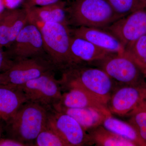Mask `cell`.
I'll use <instances>...</instances> for the list:
<instances>
[{"label": "cell", "mask_w": 146, "mask_h": 146, "mask_svg": "<svg viewBox=\"0 0 146 146\" xmlns=\"http://www.w3.org/2000/svg\"><path fill=\"white\" fill-rule=\"evenodd\" d=\"M35 143V146H68L48 121L36 137Z\"/></svg>", "instance_id": "cell-22"}, {"label": "cell", "mask_w": 146, "mask_h": 146, "mask_svg": "<svg viewBox=\"0 0 146 146\" xmlns=\"http://www.w3.org/2000/svg\"><path fill=\"white\" fill-rule=\"evenodd\" d=\"M29 23L27 9H7L0 14V47L8 48Z\"/></svg>", "instance_id": "cell-12"}, {"label": "cell", "mask_w": 146, "mask_h": 146, "mask_svg": "<svg viewBox=\"0 0 146 146\" xmlns=\"http://www.w3.org/2000/svg\"><path fill=\"white\" fill-rule=\"evenodd\" d=\"M140 105L146 110V97L142 101Z\"/></svg>", "instance_id": "cell-29"}, {"label": "cell", "mask_w": 146, "mask_h": 146, "mask_svg": "<svg viewBox=\"0 0 146 146\" xmlns=\"http://www.w3.org/2000/svg\"><path fill=\"white\" fill-rule=\"evenodd\" d=\"M102 125L106 129L133 143L136 146H146V143L138 136L130 124L113 117H106Z\"/></svg>", "instance_id": "cell-19"}, {"label": "cell", "mask_w": 146, "mask_h": 146, "mask_svg": "<svg viewBox=\"0 0 146 146\" xmlns=\"http://www.w3.org/2000/svg\"><path fill=\"white\" fill-rule=\"evenodd\" d=\"M128 115L130 116L128 123L146 143V110L140 104Z\"/></svg>", "instance_id": "cell-24"}, {"label": "cell", "mask_w": 146, "mask_h": 146, "mask_svg": "<svg viewBox=\"0 0 146 146\" xmlns=\"http://www.w3.org/2000/svg\"><path fill=\"white\" fill-rule=\"evenodd\" d=\"M5 7L3 0H0V14L5 10Z\"/></svg>", "instance_id": "cell-28"}, {"label": "cell", "mask_w": 146, "mask_h": 146, "mask_svg": "<svg viewBox=\"0 0 146 146\" xmlns=\"http://www.w3.org/2000/svg\"><path fill=\"white\" fill-rule=\"evenodd\" d=\"M61 0H21L22 7L29 9L36 7L50 5L60 1Z\"/></svg>", "instance_id": "cell-25"}, {"label": "cell", "mask_w": 146, "mask_h": 146, "mask_svg": "<svg viewBox=\"0 0 146 146\" xmlns=\"http://www.w3.org/2000/svg\"><path fill=\"white\" fill-rule=\"evenodd\" d=\"M112 8L121 17L146 7L144 0H108Z\"/></svg>", "instance_id": "cell-23"}, {"label": "cell", "mask_w": 146, "mask_h": 146, "mask_svg": "<svg viewBox=\"0 0 146 146\" xmlns=\"http://www.w3.org/2000/svg\"><path fill=\"white\" fill-rule=\"evenodd\" d=\"M52 108L72 117L87 131L102 125L108 117L99 110L93 108H68L58 105L54 106Z\"/></svg>", "instance_id": "cell-18"}, {"label": "cell", "mask_w": 146, "mask_h": 146, "mask_svg": "<svg viewBox=\"0 0 146 146\" xmlns=\"http://www.w3.org/2000/svg\"><path fill=\"white\" fill-rule=\"evenodd\" d=\"M100 62L101 69L121 85H146L141 68L126 52L123 54H111Z\"/></svg>", "instance_id": "cell-6"}, {"label": "cell", "mask_w": 146, "mask_h": 146, "mask_svg": "<svg viewBox=\"0 0 146 146\" xmlns=\"http://www.w3.org/2000/svg\"><path fill=\"white\" fill-rule=\"evenodd\" d=\"M1 120H0V122H1ZM1 133H2V127L1 126V124H0V139H1Z\"/></svg>", "instance_id": "cell-31"}, {"label": "cell", "mask_w": 146, "mask_h": 146, "mask_svg": "<svg viewBox=\"0 0 146 146\" xmlns=\"http://www.w3.org/2000/svg\"><path fill=\"white\" fill-rule=\"evenodd\" d=\"M4 85L2 73L0 74V86Z\"/></svg>", "instance_id": "cell-30"}, {"label": "cell", "mask_w": 146, "mask_h": 146, "mask_svg": "<svg viewBox=\"0 0 146 146\" xmlns=\"http://www.w3.org/2000/svg\"><path fill=\"white\" fill-rule=\"evenodd\" d=\"M45 51L58 70L74 67L70 51L69 26L60 23H45L40 28Z\"/></svg>", "instance_id": "cell-4"}, {"label": "cell", "mask_w": 146, "mask_h": 146, "mask_svg": "<svg viewBox=\"0 0 146 146\" xmlns=\"http://www.w3.org/2000/svg\"><path fill=\"white\" fill-rule=\"evenodd\" d=\"M13 62L3 48L0 47V74L9 69Z\"/></svg>", "instance_id": "cell-26"}, {"label": "cell", "mask_w": 146, "mask_h": 146, "mask_svg": "<svg viewBox=\"0 0 146 146\" xmlns=\"http://www.w3.org/2000/svg\"><path fill=\"white\" fill-rule=\"evenodd\" d=\"M28 101L33 102L48 109L60 102L62 97L60 80L55 77L54 71L30 80L21 86Z\"/></svg>", "instance_id": "cell-7"}, {"label": "cell", "mask_w": 146, "mask_h": 146, "mask_svg": "<svg viewBox=\"0 0 146 146\" xmlns=\"http://www.w3.org/2000/svg\"><path fill=\"white\" fill-rule=\"evenodd\" d=\"M68 89L69 91L62 94L60 102L55 105L68 108H93L108 116L112 115L107 105L83 89L76 87H70Z\"/></svg>", "instance_id": "cell-15"}, {"label": "cell", "mask_w": 146, "mask_h": 146, "mask_svg": "<svg viewBox=\"0 0 146 146\" xmlns=\"http://www.w3.org/2000/svg\"><path fill=\"white\" fill-rule=\"evenodd\" d=\"M48 116L46 108L33 102H27L6 122L7 132L11 138L31 145L46 125Z\"/></svg>", "instance_id": "cell-1"}, {"label": "cell", "mask_w": 146, "mask_h": 146, "mask_svg": "<svg viewBox=\"0 0 146 146\" xmlns=\"http://www.w3.org/2000/svg\"><path fill=\"white\" fill-rule=\"evenodd\" d=\"M126 52L138 64L146 78V35L128 46Z\"/></svg>", "instance_id": "cell-21"}, {"label": "cell", "mask_w": 146, "mask_h": 146, "mask_svg": "<svg viewBox=\"0 0 146 146\" xmlns=\"http://www.w3.org/2000/svg\"><path fill=\"white\" fill-rule=\"evenodd\" d=\"M71 34L86 39L108 52L123 54L125 47L114 35L104 29L91 27H80L70 29Z\"/></svg>", "instance_id": "cell-13"}, {"label": "cell", "mask_w": 146, "mask_h": 146, "mask_svg": "<svg viewBox=\"0 0 146 146\" xmlns=\"http://www.w3.org/2000/svg\"><path fill=\"white\" fill-rule=\"evenodd\" d=\"M28 102L23 90L18 86H0V120L7 122L20 108Z\"/></svg>", "instance_id": "cell-16"}, {"label": "cell", "mask_w": 146, "mask_h": 146, "mask_svg": "<svg viewBox=\"0 0 146 146\" xmlns=\"http://www.w3.org/2000/svg\"><path fill=\"white\" fill-rule=\"evenodd\" d=\"M6 51L13 60L48 56L40 28L36 24L30 23L22 29Z\"/></svg>", "instance_id": "cell-8"}, {"label": "cell", "mask_w": 146, "mask_h": 146, "mask_svg": "<svg viewBox=\"0 0 146 146\" xmlns=\"http://www.w3.org/2000/svg\"><path fill=\"white\" fill-rule=\"evenodd\" d=\"M63 72L61 86L80 88L107 105L116 88L115 82L101 68L75 66Z\"/></svg>", "instance_id": "cell-2"}, {"label": "cell", "mask_w": 146, "mask_h": 146, "mask_svg": "<svg viewBox=\"0 0 146 146\" xmlns=\"http://www.w3.org/2000/svg\"><path fill=\"white\" fill-rule=\"evenodd\" d=\"M104 29L116 36L126 48L146 35V7L118 19Z\"/></svg>", "instance_id": "cell-10"}, {"label": "cell", "mask_w": 146, "mask_h": 146, "mask_svg": "<svg viewBox=\"0 0 146 146\" xmlns=\"http://www.w3.org/2000/svg\"><path fill=\"white\" fill-rule=\"evenodd\" d=\"M58 70L48 56L13 60L9 69L2 73L4 85L20 86L50 71Z\"/></svg>", "instance_id": "cell-5"}, {"label": "cell", "mask_w": 146, "mask_h": 146, "mask_svg": "<svg viewBox=\"0 0 146 146\" xmlns=\"http://www.w3.org/2000/svg\"><path fill=\"white\" fill-rule=\"evenodd\" d=\"M87 132L96 146H136L132 142L110 131L102 125Z\"/></svg>", "instance_id": "cell-20"}, {"label": "cell", "mask_w": 146, "mask_h": 146, "mask_svg": "<svg viewBox=\"0 0 146 146\" xmlns=\"http://www.w3.org/2000/svg\"><path fill=\"white\" fill-rule=\"evenodd\" d=\"M146 97V85H121L116 87L107 106L111 114L128 115Z\"/></svg>", "instance_id": "cell-11"}, {"label": "cell", "mask_w": 146, "mask_h": 146, "mask_svg": "<svg viewBox=\"0 0 146 146\" xmlns=\"http://www.w3.org/2000/svg\"><path fill=\"white\" fill-rule=\"evenodd\" d=\"M68 25L105 29L122 17L108 0H74L66 7Z\"/></svg>", "instance_id": "cell-3"}, {"label": "cell", "mask_w": 146, "mask_h": 146, "mask_svg": "<svg viewBox=\"0 0 146 146\" xmlns=\"http://www.w3.org/2000/svg\"><path fill=\"white\" fill-rule=\"evenodd\" d=\"M66 7L67 3L61 0L50 5L27 9L29 23L36 24V22H41L44 24L52 22L60 23L68 26Z\"/></svg>", "instance_id": "cell-17"}, {"label": "cell", "mask_w": 146, "mask_h": 146, "mask_svg": "<svg viewBox=\"0 0 146 146\" xmlns=\"http://www.w3.org/2000/svg\"><path fill=\"white\" fill-rule=\"evenodd\" d=\"M144 1H145V3H146V0H144Z\"/></svg>", "instance_id": "cell-33"}, {"label": "cell", "mask_w": 146, "mask_h": 146, "mask_svg": "<svg viewBox=\"0 0 146 146\" xmlns=\"http://www.w3.org/2000/svg\"><path fill=\"white\" fill-rule=\"evenodd\" d=\"M26 144L12 139V138H2L0 139V146H25Z\"/></svg>", "instance_id": "cell-27"}, {"label": "cell", "mask_w": 146, "mask_h": 146, "mask_svg": "<svg viewBox=\"0 0 146 146\" xmlns=\"http://www.w3.org/2000/svg\"><path fill=\"white\" fill-rule=\"evenodd\" d=\"M74 1V0H68V2L71 1Z\"/></svg>", "instance_id": "cell-32"}, {"label": "cell", "mask_w": 146, "mask_h": 146, "mask_svg": "<svg viewBox=\"0 0 146 146\" xmlns=\"http://www.w3.org/2000/svg\"><path fill=\"white\" fill-rule=\"evenodd\" d=\"M70 51L74 67L85 63L100 62L111 53L97 46L86 39L71 36Z\"/></svg>", "instance_id": "cell-14"}, {"label": "cell", "mask_w": 146, "mask_h": 146, "mask_svg": "<svg viewBox=\"0 0 146 146\" xmlns=\"http://www.w3.org/2000/svg\"><path fill=\"white\" fill-rule=\"evenodd\" d=\"M48 122L68 146L94 145L88 132L70 115L51 108L49 109Z\"/></svg>", "instance_id": "cell-9"}]
</instances>
